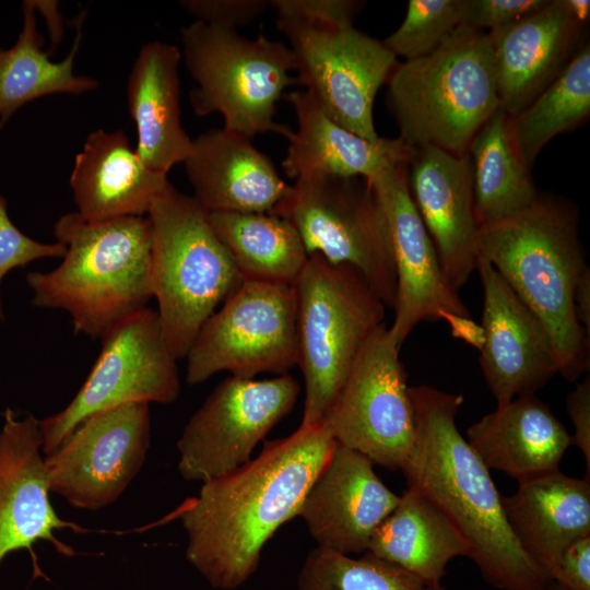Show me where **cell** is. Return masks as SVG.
Returning a JSON list of instances; mask_svg holds the SVG:
<instances>
[{
  "label": "cell",
  "mask_w": 590,
  "mask_h": 590,
  "mask_svg": "<svg viewBox=\"0 0 590 590\" xmlns=\"http://www.w3.org/2000/svg\"><path fill=\"white\" fill-rule=\"evenodd\" d=\"M283 97L293 107L297 130L291 131L282 162L291 178L361 177L370 180L388 167L410 163L415 148L401 138L366 140L333 121L305 90Z\"/></svg>",
  "instance_id": "603a6c76"
},
{
  "label": "cell",
  "mask_w": 590,
  "mask_h": 590,
  "mask_svg": "<svg viewBox=\"0 0 590 590\" xmlns=\"http://www.w3.org/2000/svg\"><path fill=\"white\" fill-rule=\"evenodd\" d=\"M169 184L144 165L121 130L90 133L70 176L76 212L90 221L146 216Z\"/></svg>",
  "instance_id": "cb8c5ba5"
},
{
  "label": "cell",
  "mask_w": 590,
  "mask_h": 590,
  "mask_svg": "<svg viewBox=\"0 0 590 590\" xmlns=\"http://www.w3.org/2000/svg\"><path fill=\"white\" fill-rule=\"evenodd\" d=\"M180 60L175 45L148 42L133 62L126 88L138 134L135 151L146 167L166 175L192 150L180 116Z\"/></svg>",
  "instance_id": "484cf974"
},
{
  "label": "cell",
  "mask_w": 590,
  "mask_h": 590,
  "mask_svg": "<svg viewBox=\"0 0 590 590\" xmlns=\"http://www.w3.org/2000/svg\"><path fill=\"white\" fill-rule=\"evenodd\" d=\"M408 185L442 272L458 292L479 262L480 225L469 153L456 155L433 146L416 149L408 165Z\"/></svg>",
  "instance_id": "ffe728a7"
},
{
  "label": "cell",
  "mask_w": 590,
  "mask_h": 590,
  "mask_svg": "<svg viewBox=\"0 0 590 590\" xmlns=\"http://www.w3.org/2000/svg\"><path fill=\"white\" fill-rule=\"evenodd\" d=\"M84 384L60 412L40 421L43 453L57 450L85 418L132 402H174L180 381L156 310L145 307L109 328Z\"/></svg>",
  "instance_id": "7c38bea8"
},
{
  "label": "cell",
  "mask_w": 590,
  "mask_h": 590,
  "mask_svg": "<svg viewBox=\"0 0 590 590\" xmlns=\"http://www.w3.org/2000/svg\"><path fill=\"white\" fill-rule=\"evenodd\" d=\"M461 23V0H409L405 17L384 42L405 60L429 54Z\"/></svg>",
  "instance_id": "836d02e7"
},
{
  "label": "cell",
  "mask_w": 590,
  "mask_h": 590,
  "mask_svg": "<svg viewBox=\"0 0 590 590\" xmlns=\"http://www.w3.org/2000/svg\"><path fill=\"white\" fill-rule=\"evenodd\" d=\"M548 0H461L460 25L496 31L534 13Z\"/></svg>",
  "instance_id": "d590c367"
},
{
  "label": "cell",
  "mask_w": 590,
  "mask_h": 590,
  "mask_svg": "<svg viewBox=\"0 0 590 590\" xmlns=\"http://www.w3.org/2000/svg\"><path fill=\"white\" fill-rule=\"evenodd\" d=\"M54 235L66 253L56 269L27 273L34 306L66 310L74 332L91 339L146 307L153 297L148 216L90 221L68 212Z\"/></svg>",
  "instance_id": "277c9868"
},
{
  "label": "cell",
  "mask_w": 590,
  "mask_h": 590,
  "mask_svg": "<svg viewBox=\"0 0 590 590\" xmlns=\"http://www.w3.org/2000/svg\"><path fill=\"white\" fill-rule=\"evenodd\" d=\"M440 319L448 323L453 338L464 341L479 351L483 347L485 342L483 328L471 317L442 314Z\"/></svg>",
  "instance_id": "ab89813d"
},
{
  "label": "cell",
  "mask_w": 590,
  "mask_h": 590,
  "mask_svg": "<svg viewBox=\"0 0 590 590\" xmlns=\"http://www.w3.org/2000/svg\"><path fill=\"white\" fill-rule=\"evenodd\" d=\"M566 7L571 16L582 25H586L590 17L589 0H565Z\"/></svg>",
  "instance_id": "b9f144b4"
},
{
  "label": "cell",
  "mask_w": 590,
  "mask_h": 590,
  "mask_svg": "<svg viewBox=\"0 0 590 590\" xmlns=\"http://www.w3.org/2000/svg\"><path fill=\"white\" fill-rule=\"evenodd\" d=\"M399 499L375 473L370 459L337 442L297 516L317 547L357 554L367 551L374 532Z\"/></svg>",
  "instance_id": "ac0fdd59"
},
{
  "label": "cell",
  "mask_w": 590,
  "mask_h": 590,
  "mask_svg": "<svg viewBox=\"0 0 590 590\" xmlns=\"http://www.w3.org/2000/svg\"><path fill=\"white\" fill-rule=\"evenodd\" d=\"M150 439L149 403H126L92 414L45 456L49 492L80 509L113 504L141 470Z\"/></svg>",
  "instance_id": "9a60e30c"
},
{
  "label": "cell",
  "mask_w": 590,
  "mask_h": 590,
  "mask_svg": "<svg viewBox=\"0 0 590 590\" xmlns=\"http://www.w3.org/2000/svg\"><path fill=\"white\" fill-rule=\"evenodd\" d=\"M146 216L156 311L175 357L185 358L202 324L244 280L192 196L169 184Z\"/></svg>",
  "instance_id": "52a82bcc"
},
{
  "label": "cell",
  "mask_w": 590,
  "mask_h": 590,
  "mask_svg": "<svg viewBox=\"0 0 590 590\" xmlns=\"http://www.w3.org/2000/svg\"><path fill=\"white\" fill-rule=\"evenodd\" d=\"M82 38L81 23L73 45L61 61H52L38 31L33 1L23 2V25L13 46L0 48V129L22 106L52 94L80 95L98 87V81L74 72Z\"/></svg>",
  "instance_id": "f1b7e54d"
},
{
  "label": "cell",
  "mask_w": 590,
  "mask_h": 590,
  "mask_svg": "<svg viewBox=\"0 0 590 590\" xmlns=\"http://www.w3.org/2000/svg\"><path fill=\"white\" fill-rule=\"evenodd\" d=\"M399 352L384 322L363 345L326 418L338 444L389 470H401L415 439Z\"/></svg>",
  "instance_id": "4fadbf2b"
},
{
  "label": "cell",
  "mask_w": 590,
  "mask_h": 590,
  "mask_svg": "<svg viewBox=\"0 0 590 590\" xmlns=\"http://www.w3.org/2000/svg\"><path fill=\"white\" fill-rule=\"evenodd\" d=\"M477 250L546 328L558 373L577 381L589 369L590 338L574 308L576 285L589 268L576 209L539 194L522 211L481 226Z\"/></svg>",
  "instance_id": "3957f363"
},
{
  "label": "cell",
  "mask_w": 590,
  "mask_h": 590,
  "mask_svg": "<svg viewBox=\"0 0 590 590\" xmlns=\"http://www.w3.org/2000/svg\"><path fill=\"white\" fill-rule=\"evenodd\" d=\"M299 391L288 374L263 380L225 378L177 441L182 477L204 483L245 465L258 442L292 411Z\"/></svg>",
  "instance_id": "5bb4252c"
},
{
  "label": "cell",
  "mask_w": 590,
  "mask_h": 590,
  "mask_svg": "<svg viewBox=\"0 0 590 590\" xmlns=\"http://www.w3.org/2000/svg\"><path fill=\"white\" fill-rule=\"evenodd\" d=\"M298 590H429L408 571L366 552L353 558L320 547L306 557Z\"/></svg>",
  "instance_id": "d6a6232c"
},
{
  "label": "cell",
  "mask_w": 590,
  "mask_h": 590,
  "mask_svg": "<svg viewBox=\"0 0 590 590\" xmlns=\"http://www.w3.org/2000/svg\"><path fill=\"white\" fill-rule=\"evenodd\" d=\"M209 219L244 281L293 285L309 255L287 220L241 212H210Z\"/></svg>",
  "instance_id": "f546056e"
},
{
  "label": "cell",
  "mask_w": 590,
  "mask_h": 590,
  "mask_svg": "<svg viewBox=\"0 0 590 590\" xmlns=\"http://www.w3.org/2000/svg\"><path fill=\"white\" fill-rule=\"evenodd\" d=\"M184 165L192 197L209 213H272L291 188L250 138L224 128L192 139Z\"/></svg>",
  "instance_id": "7402d4cb"
},
{
  "label": "cell",
  "mask_w": 590,
  "mask_h": 590,
  "mask_svg": "<svg viewBox=\"0 0 590 590\" xmlns=\"http://www.w3.org/2000/svg\"><path fill=\"white\" fill-rule=\"evenodd\" d=\"M468 153L480 227L522 211L538 198L530 168L511 139L509 117L500 108L476 133Z\"/></svg>",
  "instance_id": "4dcf8cb0"
},
{
  "label": "cell",
  "mask_w": 590,
  "mask_h": 590,
  "mask_svg": "<svg viewBox=\"0 0 590 590\" xmlns=\"http://www.w3.org/2000/svg\"><path fill=\"white\" fill-rule=\"evenodd\" d=\"M408 165H393L368 180L384 210L391 240L396 296L389 332L399 349L420 322L439 321L442 314L471 317L447 281L412 200Z\"/></svg>",
  "instance_id": "2e32d148"
},
{
  "label": "cell",
  "mask_w": 590,
  "mask_h": 590,
  "mask_svg": "<svg viewBox=\"0 0 590 590\" xmlns=\"http://www.w3.org/2000/svg\"><path fill=\"white\" fill-rule=\"evenodd\" d=\"M467 441L488 469L517 482L558 470L573 436L535 393L497 404L467 430Z\"/></svg>",
  "instance_id": "4316f807"
},
{
  "label": "cell",
  "mask_w": 590,
  "mask_h": 590,
  "mask_svg": "<svg viewBox=\"0 0 590 590\" xmlns=\"http://www.w3.org/2000/svg\"><path fill=\"white\" fill-rule=\"evenodd\" d=\"M298 363L305 380L300 426L326 421L350 369L373 332L385 322V304L363 275L310 253L293 283Z\"/></svg>",
  "instance_id": "ba28073f"
},
{
  "label": "cell",
  "mask_w": 590,
  "mask_h": 590,
  "mask_svg": "<svg viewBox=\"0 0 590 590\" xmlns=\"http://www.w3.org/2000/svg\"><path fill=\"white\" fill-rule=\"evenodd\" d=\"M429 590H444V588L441 587L440 583H436L434 586H430L429 587ZM544 590H567L566 588H564L562 585H559L558 582L556 581H553L551 580Z\"/></svg>",
  "instance_id": "7bdbcfd3"
},
{
  "label": "cell",
  "mask_w": 590,
  "mask_h": 590,
  "mask_svg": "<svg viewBox=\"0 0 590 590\" xmlns=\"http://www.w3.org/2000/svg\"><path fill=\"white\" fill-rule=\"evenodd\" d=\"M0 430V565L4 557L27 550L36 565L33 545L50 542L58 553L73 556L71 546L60 542L55 530L84 532L75 522L58 517L49 500L45 458L42 456L40 421L33 414L20 420L7 408Z\"/></svg>",
  "instance_id": "d6986e66"
},
{
  "label": "cell",
  "mask_w": 590,
  "mask_h": 590,
  "mask_svg": "<svg viewBox=\"0 0 590 590\" xmlns=\"http://www.w3.org/2000/svg\"><path fill=\"white\" fill-rule=\"evenodd\" d=\"M387 82L399 138L415 149L468 154L499 108L488 32L462 25L429 54L397 63Z\"/></svg>",
  "instance_id": "8992f818"
},
{
  "label": "cell",
  "mask_w": 590,
  "mask_h": 590,
  "mask_svg": "<svg viewBox=\"0 0 590 590\" xmlns=\"http://www.w3.org/2000/svg\"><path fill=\"white\" fill-rule=\"evenodd\" d=\"M180 5L210 25L236 30L253 23L270 5L268 0H186Z\"/></svg>",
  "instance_id": "8d00e7d4"
},
{
  "label": "cell",
  "mask_w": 590,
  "mask_h": 590,
  "mask_svg": "<svg viewBox=\"0 0 590 590\" xmlns=\"http://www.w3.org/2000/svg\"><path fill=\"white\" fill-rule=\"evenodd\" d=\"M553 581L567 590H590V534L575 540L564 551Z\"/></svg>",
  "instance_id": "74e56055"
},
{
  "label": "cell",
  "mask_w": 590,
  "mask_h": 590,
  "mask_svg": "<svg viewBox=\"0 0 590 590\" xmlns=\"http://www.w3.org/2000/svg\"><path fill=\"white\" fill-rule=\"evenodd\" d=\"M566 408L573 422L574 445L582 452L590 479V378L587 376L567 394Z\"/></svg>",
  "instance_id": "f35d334b"
},
{
  "label": "cell",
  "mask_w": 590,
  "mask_h": 590,
  "mask_svg": "<svg viewBox=\"0 0 590 590\" xmlns=\"http://www.w3.org/2000/svg\"><path fill=\"white\" fill-rule=\"evenodd\" d=\"M298 232L305 248L357 270L386 307L396 296L387 220L369 181L361 177H303L272 212Z\"/></svg>",
  "instance_id": "30bf717a"
},
{
  "label": "cell",
  "mask_w": 590,
  "mask_h": 590,
  "mask_svg": "<svg viewBox=\"0 0 590 590\" xmlns=\"http://www.w3.org/2000/svg\"><path fill=\"white\" fill-rule=\"evenodd\" d=\"M577 320L590 338V269L587 268L578 280L574 294Z\"/></svg>",
  "instance_id": "60d3db41"
},
{
  "label": "cell",
  "mask_w": 590,
  "mask_h": 590,
  "mask_svg": "<svg viewBox=\"0 0 590 590\" xmlns=\"http://www.w3.org/2000/svg\"><path fill=\"white\" fill-rule=\"evenodd\" d=\"M505 517L526 554L553 580L558 560L575 540L590 534V479L558 470L518 482L502 496Z\"/></svg>",
  "instance_id": "d4e9b609"
},
{
  "label": "cell",
  "mask_w": 590,
  "mask_h": 590,
  "mask_svg": "<svg viewBox=\"0 0 590 590\" xmlns=\"http://www.w3.org/2000/svg\"><path fill=\"white\" fill-rule=\"evenodd\" d=\"M337 441L324 421L267 441L239 469L202 483L180 508L187 560L215 589L234 590L257 570L263 545L300 505Z\"/></svg>",
  "instance_id": "6da1fadb"
},
{
  "label": "cell",
  "mask_w": 590,
  "mask_h": 590,
  "mask_svg": "<svg viewBox=\"0 0 590 590\" xmlns=\"http://www.w3.org/2000/svg\"><path fill=\"white\" fill-rule=\"evenodd\" d=\"M367 553L413 575L426 586L440 583L448 563L469 557V544L429 498L408 486L374 532Z\"/></svg>",
  "instance_id": "83f0119b"
},
{
  "label": "cell",
  "mask_w": 590,
  "mask_h": 590,
  "mask_svg": "<svg viewBox=\"0 0 590 590\" xmlns=\"http://www.w3.org/2000/svg\"><path fill=\"white\" fill-rule=\"evenodd\" d=\"M186 358L189 385L220 371L286 374L298 363L293 285L243 281L202 324Z\"/></svg>",
  "instance_id": "8fae6325"
},
{
  "label": "cell",
  "mask_w": 590,
  "mask_h": 590,
  "mask_svg": "<svg viewBox=\"0 0 590 590\" xmlns=\"http://www.w3.org/2000/svg\"><path fill=\"white\" fill-rule=\"evenodd\" d=\"M64 253L66 246L62 243H40L20 231L8 214L7 200L0 196V284L11 270L45 258H62ZM3 320L0 298V321Z\"/></svg>",
  "instance_id": "e575fe53"
},
{
  "label": "cell",
  "mask_w": 590,
  "mask_h": 590,
  "mask_svg": "<svg viewBox=\"0 0 590 590\" xmlns=\"http://www.w3.org/2000/svg\"><path fill=\"white\" fill-rule=\"evenodd\" d=\"M276 26L295 58L297 83L341 127L378 141L374 102L397 66L384 42L353 26L354 0H273Z\"/></svg>",
  "instance_id": "5b68a950"
},
{
  "label": "cell",
  "mask_w": 590,
  "mask_h": 590,
  "mask_svg": "<svg viewBox=\"0 0 590 590\" xmlns=\"http://www.w3.org/2000/svg\"><path fill=\"white\" fill-rule=\"evenodd\" d=\"M583 27L565 0H548L534 13L488 32L499 108L508 117L526 108L563 71L583 44H578Z\"/></svg>",
  "instance_id": "44dd1931"
},
{
  "label": "cell",
  "mask_w": 590,
  "mask_h": 590,
  "mask_svg": "<svg viewBox=\"0 0 590 590\" xmlns=\"http://www.w3.org/2000/svg\"><path fill=\"white\" fill-rule=\"evenodd\" d=\"M186 68L198 86L189 94L198 116L217 113L224 129L252 138L274 132L285 138L287 126L274 120L275 104L296 83L290 47L259 35L196 21L180 31Z\"/></svg>",
  "instance_id": "9c48e42d"
},
{
  "label": "cell",
  "mask_w": 590,
  "mask_h": 590,
  "mask_svg": "<svg viewBox=\"0 0 590 590\" xmlns=\"http://www.w3.org/2000/svg\"><path fill=\"white\" fill-rule=\"evenodd\" d=\"M409 392L415 439L401 468L408 486L452 521L486 582L500 590H544L551 579L518 543L489 469L457 427L463 397L427 385Z\"/></svg>",
  "instance_id": "7a4b0ae2"
},
{
  "label": "cell",
  "mask_w": 590,
  "mask_h": 590,
  "mask_svg": "<svg viewBox=\"0 0 590 590\" xmlns=\"http://www.w3.org/2000/svg\"><path fill=\"white\" fill-rule=\"evenodd\" d=\"M590 113V47L583 43L563 71L519 114L509 117L514 144L531 169L541 150Z\"/></svg>",
  "instance_id": "1f68e13d"
},
{
  "label": "cell",
  "mask_w": 590,
  "mask_h": 590,
  "mask_svg": "<svg viewBox=\"0 0 590 590\" xmlns=\"http://www.w3.org/2000/svg\"><path fill=\"white\" fill-rule=\"evenodd\" d=\"M476 271L483 286L485 342L479 363L485 381L497 404L535 393L558 373L552 339L489 262L479 258Z\"/></svg>",
  "instance_id": "e0dca14e"
}]
</instances>
